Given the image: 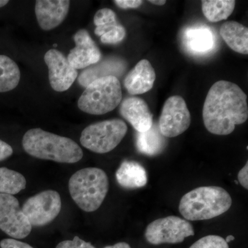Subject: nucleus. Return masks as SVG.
<instances>
[{"mask_svg":"<svg viewBox=\"0 0 248 248\" xmlns=\"http://www.w3.org/2000/svg\"><path fill=\"white\" fill-rule=\"evenodd\" d=\"M20 78V71L17 63L9 57L0 55V93L16 89Z\"/></svg>","mask_w":248,"mask_h":248,"instance_id":"21","label":"nucleus"},{"mask_svg":"<svg viewBox=\"0 0 248 248\" xmlns=\"http://www.w3.org/2000/svg\"><path fill=\"white\" fill-rule=\"evenodd\" d=\"M150 3H151L152 4L157 5V6H163L166 3V1L165 0H151V1H148Z\"/></svg>","mask_w":248,"mask_h":248,"instance_id":"33","label":"nucleus"},{"mask_svg":"<svg viewBox=\"0 0 248 248\" xmlns=\"http://www.w3.org/2000/svg\"><path fill=\"white\" fill-rule=\"evenodd\" d=\"M126 62L118 58H108L99 63L91 65L81 73L78 82L81 86L87 87L94 80L107 76H122L126 68Z\"/></svg>","mask_w":248,"mask_h":248,"instance_id":"16","label":"nucleus"},{"mask_svg":"<svg viewBox=\"0 0 248 248\" xmlns=\"http://www.w3.org/2000/svg\"><path fill=\"white\" fill-rule=\"evenodd\" d=\"M104 248H130V245L125 242L117 243L113 246H107Z\"/></svg>","mask_w":248,"mask_h":248,"instance_id":"32","label":"nucleus"},{"mask_svg":"<svg viewBox=\"0 0 248 248\" xmlns=\"http://www.w3.org/2000/svg\"><path fill=\"white\" fill-rule=\"evenodd\" d=\"M70 3L67 0L36 1L35 15L40 27L50 31L60 25L68 15Z\"/></svg>","mask_w":248,"mask_h":248,"instance_id":"13","label":"nucleus"},{"mask_svg":"<svg viewBox=\"0 0 248 248\" xmlns=\"http://www.w3.org/2000/svg\"><path fill=\"white\" fill-rule=\"evenodd\" d=\"M56 248H96L91 243L86 242L76 236L73 240L62 241L57 246Z\"/></svg>","mask_w":248,"mask_h":248,"instance_id":"27","label":"nucleus"},{"mask_svg":"<svg viewBox=\"0 0 248 248\" xmlns=\"http://www.w3.org/2000/svg\"><path fill=\"white\" fill-rule=\"evenodd\" d=\"M232 200L225 189L203 186L190 191L182 197L179 210L186 219L202 221L220 216L231 208Z\"/></svg>","mask_w":248,"mask_h":248,"instance_id":"3","label":"nucleus"},{"mask_svg":"<svg viewBox=\"0 0 248 248\" xmlns=\"http://www.w3.org/2000/svg\"><path fill=\"white\" fill-rule=\"evenodd\" d=\"M190 123V112L185 100L180 96L169 97L165 102L158 124L163 136H179L188 129Z\"/></svg>","mask_w":248,"mask_h":248,"instance_id":"10","label":"nucleus"},{"mask_svg":"<svg viewBox=\"0 0 248 248\" xmlns=\"http://www.w3.org/2000/svg\"><path fill=\"white\" fill-rule=\"evenodd\" d=\"M22 209L31 226H45L53 221L61 211V197L57 191H43L28 199Z\"/></svg>","mask_w":248,"mask_h":248,"instance_id":"8","label":"nucleus"},{"mask_svg":"<svg viewBox=\"0 0 248 248\" xmlns=\"http://www.w3.org/2000/svg\"><path fill=\"white\" fill-rule=\"evenodd\" d=\"M76 47L68 55V62L76 69L95 64L101 60L102 54L87 31L80 30L74 35Z\"/></svg>","mask_w":248,"mask_h":248,"instance_id":"12","label":"nucleus"},{"mask_svg":"<svg viewBox=\"0 0 248 248\" xmlns=\"http://www.w3.org/2000/svg\"><path fill=\"white\" fill-rule=\"evenodd\" d=\"M116 179L122 187L137 189L144 187L148 182L146 169L134 161H125L116 172Z\"/></svg>","mask_w":248,"mask_h":248,"instance_id":"17","label":"nucleus"},{"mask_svg":"<svg viewBox=\"0 0 248 248\" xmlns=\"http://www.w3.org/2000/svg\"><path fill=\"white\" fill-rule=\"evenodd\" d=\"M137 148L140 153L148 156H156L164 151L167 141L160 132L159 125L153 124L149 130L137 133Z\"/></svg>","mask_w":248,"mask_h":248,"instance_id":"20","label":"nucleus"},{"mask_svg":"<svg viewBox=\"0 0 248 248\" xmlns=\"http://www.w3.org/2000/svg\"><path fill=\"white\" fill-rule=\"evenodd\" d=\"M27 180L21 173L0 168V194L14 195L24 190Z\"/></svg>","mask_w":248,"mask_h":248,"instance_id":"23","label":"nucleus"},{"mask_svg":"<svg viewBox=\"0 0 248 248\" xmlns=\"http://www.w3.org/2000/svg\"><path fill=\"white\" fill-rule=\"evenodd\" d=\"M190 248H229V246L221 236L208 235L196 241Z\"/></svg>","mask_w":248,"mask_h":248,"instance_id":"25","label":"nucleus"},{"mask_svg":"<svg viewBox=\"0 0 248 248\" xmlns=\"http://www.w3.org/2000/svg\"><path fill=\"white\" fill-rule=\"evenodd\" d=\"M184 43L191 53L205 54L213 50L215 37L208 27L190 28L184 32Z\"/></svg>","mask_w":248,"mask_h":248,"instance_id":"18","label":"nucleus"},{"mask_svg":"<svg viewBox=\"0 0 248 248\" xmlns=\"http://www.w3.org/2000/svg\"><path fill=\"white\" fill-rule=\"evenodd\" d=\"M114 2L122 9H137L143 4L141 0H115Z\"/></svg>","mask_w":248,"mask_h":248,"instance_id":"29","label":"nucleus"},{"mask_svg":"<svg viewBox=\"0 0 248 248\" xmlns=\"http://www.w3.org/2000/svg\"><path fill=\"white\" fill-rule=\"evenodd\" d=\"M238 180L244 188L248 189V163H246L244 168L239 171Z\"/></svg>","mask_w":248,"mask_h":248,"instance_id":"31","label":"nucleus"},{"mask_svg":"<svg viewBox=\"0 0 248 248\" xmlns=\"http://www.w3.org/2000/svg\"><path fill=\"white\" fill-rule=\"evenodd\" d=\"M125 29L123 26L119 24L117 27L101 36V41L106 45H116L120 43L125 38Z\"/></svg>","mask_w":248,"mask_h":248,"instance_id":"26","label":"nucleus"},{"mask_svg":"<svg viewBox=\"0 0 248 248\" xmlns=\"http://www.w3.org/2000/svg\"><path fill=\"white\" fill-rule=\"evenodd\" d=\"M122 100L118 78L107 76L94 80L86 87L78 101V107L91 115H104L115 109Z\"/></svg>","mask_w":248,"mask_h":248,"instance_id":"5","label":"nucleus"},{"mask_svg":"<svg viewBox=\"0 0 248 248\" xmlns=\"http://www.w3.org/2000/svg\"><path fill=\"white\" fill-rule=\"evenodd\" d=\"M128 127L119 119L93 124L83 130L80 142L93 153L104 154L115 149L125 137Z\"/></svg>","mask_w":248,"mask_h":248,"instance_id":"6","label":"nucleus"},{"mask_svg":"<svg viewBox=\"0 0 248 248\" xmlns=\"http://www.w3.org/2000/svg\"><path fill=\"white\" fill-rule=\"evenodd\" d=\"M195 231L190 222L175 216L158 218L148 225L145 237L151 244H177L186 238L194 236Z\"/></svg>","mask_w":248,"mask_h":248,"instance_id":"7","label":"nucleus"},{"mask_svg":"<svg viewBox=\"0 0 248 248\" xmlns=\"http://www.w3.org/2000/svg\"><path fill=\"white\" fill-rule=\"evenodd\" d=\"M234 0H203L202 11L208 21L218 22L228 19L234 11Z\"/></svg>","mask_w":248,"mask_h":248,"instance_id":"22","label":"nucleus"},{"mask_svg":"<svg viewBox=\"0 0 248 248\" xmlns=\"http://www.w3.org/2000/svg\"><path fill=\"white\" fill-rule=\"evenodd\" d=\"M234 239L235 238L234 236H232V235H229V236H227L225 241H226L227 244H228V243L231 242L232 241H234Z\"/></svg>","mask_w":248,"mask_h":248,"instance_id":"34","label":"nucleus"},{"mask_svg":"<svg viewBox=\"0 0 248 248\" xmlns=\"http://www.w3.org/2000/svg\"><path fill=\"white\" fill-rule=\"evenodd\" d=\"M8 3H9V1H7V0H0V8L6 6Z\"/></svg>","mask_w":248,"mask_h":248,"instance_id":"35","label":"nucleus"},{"mask_svg":"<svg viewBox=\"0 0 248 248\" xmlns=\"http://www.w3.org/2000/svg\"><path fill=\"white\" fill-rule=\"evenodd\" d=\"M1 248H33L30 245L14 239H4L0 241Z\"/></svg>","mask_w":248,"mask_h":248,"instance_id":"28","label":"nucleus"},{"mask_svg":"<svg viewBox=\"0 0 248 248\" xmlns=\"http://www.w3.org/2000/svg\"><path fill=\"white\" fill-rule=\"evenodd\" d=\"M120 112L138 133L147 131L153 125V115L149 107L141 98L133 97L124 99L121 104Z\"/></svg>","mask_w":248,"mask_h":248,"instance_id":"14","label":"nucleus"},{"mask_svg":"<svg viewBox=\"0 0 248 248\" xmlns=\"http://www.w3.org/2000/svg\"><path fill=\"white\" fill-rule=\"evenodd\" d=\"M220 34L228 46L244 55L248 54V29L239 23L229 21L221 26Z\"/></svg>","mask_w":248,"mask_h":248,"instance_id":"19","label":"nucleus"},{"mask_svg":"<svg viewBox=\"0 0 248 248\" xmlns=\"http://www.w3.org/2000/svg\"><path fill=\"white\" fill-rule=\"evenodd\" d=\"M14 153L12 147L6 142L0 140V161L7 159Z\"/></svg>","mask_w":248,"mask_h":248,"instance_id":"30","label":"nucleus"},{"mask_svg":"<svg viewBox=\"0 0 248 248\" xmlns=\"http://www.w3.org/2000/svg\"><path fill=\"white\" fill-rule=\"evenodd\" d=\"M48 68V78L52 89L63 92L69 89L78 78L76 68L70 64L64 55L55 49L49 50L45 55Z\"/></svg>","mask_w":248,"mask_h":248,"instance_id":"11","label":"nucleus"},{"mask_svg":"<svg viewBox=\"0 0 248 248\" xmlns=\"http://www.w3.org/2000/svg\"><path fill=\"white\" fill-rule=\"evenodd\" d=\"M94 23L96 26L94 33L100 37L119 25L115 12L110 9L99 10L94 16Z\"/></svg>","mask_w":248,"mask_h":248,"instance_id":"24","label":"nucleus"},{"mask_svg":"<svg viewBox=\"0 0 248 248\" xmlns=\"http://www.w3.org/2000/svg\"><path fill=\"white\" fill-rule=\"evenodd\" d=\"M248 117L247 96L238 85L221 80L208 91L203 108L205 128L217 135H228Z\"/></svg>","mask_w":248,"mask_h":248,"instance_id":"1","label":"nucleus"},{"mask_svg":"<svg viewBox=\"0 0 248 248\" xmlns=\"http://www.w3.org/2000/svg\"><path fill=\"white\" fill-rule=\"evenodd\" d=\"M155 79L156 73L151 63L147 60H142L125 77L124 84L130 94L136 95L151 91Z\"/></svg>","mask_w":248,"mask_h":248,"instance_id":"15","label":"nucleus"},{"mask_svg":"<svg viewBox=\"0 0 248 248\" xmlns=\"http://www.w3.org/2000/svg\"><path fill=\"white\" fill-rule=\"evenodd\" d=\"M68 189L79 208L91 213L99 209L105 200L109 189L108 178L102 169L86 168L71 176Z\"/></svg>","mask_w":248,"mask_h":248,"instance_id":"4","label":"nucleus"},{"mask_svg":"<svg viewBox=\"0 0 248 248\" xmlns=\"http://www.w3.org/2000/svg\"><path fill=\"white\" fill-rule=\"evenodd\" d=\"M22 146L33 157L64 164L78 162L84 155L79 145L71 139L41 128L28 130L23 138Z\"/></svg>","mask_w":248,"mask_h":248,"instance_id":"2","label":"nucleus"},{"mask_svg":"<svg viewBox=\"0 0 248 248\" xmlns=\"http://www.w3.org/2000/svg\"><path fill=\"white\" fill-rule=\"evenodd\" d=\"M0 230L14 239H22L31 234L30 222L14 195L0 194Z\"/></svg>","mask_w":248,"mask_h":248,"instance_id":"9","label":"nucleus"}]
</instances>
